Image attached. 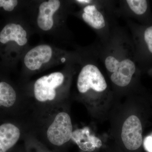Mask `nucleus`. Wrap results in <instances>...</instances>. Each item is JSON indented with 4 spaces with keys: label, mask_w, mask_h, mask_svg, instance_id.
Returning a JSON list of instances; mask_svg holds the SVG:
<instances>
[{
    "label": "nucleus",
    "mask_w": 152,
    "mask_h": 152,
    "mask_svg": "<svg viewBox=\"0 0 152 152\" xmlns=\"http://www.w3.org/2000/svg\"><path fill=\"white\" fill-rule=\"evenodd\" d=\"M78 53L80 66L77 81L78 91L82 94H107L108 85L102 72L100 62L91 45Z\"/></svg>",
    "instance_id": "2"
},
{
    "label": "nucleus",
    "mask_w": 152,
    "mask_h": 152,
    "mask_svg": "<svg viewBox=\"0 0 152 152\" xmlns=\"http://www.w3.org/2000/svg\"><path fill=\"white\" fill-rule=\"evenodd\" d=\"M73 126L70 117L65 112L59 113L47 131L49 141L55 145H62L70 140Z\"/></svg>",
    "instance_id": "7"
},
{
    "label": "nucleus",
    "mask_w": 152,
    "mask_h": 152,
    "mask_svg": "<svg viewBox=\"0 0 152 152\" xmlns=\"http://www.w3.org/2000/svg\"><path fill=\"white\" fill-rule=\"evenodd\" d=\"M117 4V1L114 0H94L92 4L74 14L94 30L98 40L105 42L118 25L115 13Z\"/></svg>",
    "instance_id": "3"
},
{
    "label": "nucleus",
    "mask_w": 152,
    "mask_h": 152,
    "mask_svg": "<svg viewBox=\"0 0 152 152\" xmlns=\"http://www.w3.org/2000/svg\"><path fill=\"white\" fill-rule=\"evenodd\" d=\"M115 13L118 18L135 20L142 25L152 24V12L148 0L117 1Z\"/></svg>",
    "instance_id": "5"
},
{
    "label": "nucleus",
    "mask_w": 152,
    "mask_h": 152,
    "mask_svg": "<svg viewBox=\"0 0 152 152\" xmlns=\"http://www.w3.org/2000/svg\"><path fill=\"white\" fill-rule=\"evenodd\" d=\"M54 55V51L50 46L39 45L26 53L24 58V64L30 70H38L50 62Z\"/></svg>",
    "instance_id": "9"
},
{
    "label": "nucleus",
    "mask_w": 152,
    "mask_h": 152,
    "mask_svg": "<svg viewBox=\"0 0 152 152\" xmlns=\"http://www.w3.org/2000/svg\"><path fill=\"white\" fill-rule=\"evenodd\" d=\"M65 75L61 72H55L41 77L34 84L35 97L38 101L45 102L54 99L56 89L64 84Z\"/></svg>",
    "instance_id": "6"
},
{
    "label": "nucleus",
    "mask_w": 152,
    "mask_h": 152,
    "mask_svg": "<svg viewBox=\"0 0 152 152\" xmlns=\"http://www.w3.org/2000/svg\"><path fill=\"white\" fill-rule=\"evenodd\" d=\"M144 145L146 151L148 152H152V135L145 139Z\"/></svg>",
    "instance_id": "15"
},
{
    "label": "nucleus",
    "mask_w": 152,
    "mask_h": 152,
    "mask_svg": "<svg viewBox=\"0 0 152 152\" xmlns=\"http://www.w3.org/2000/svg\"><path fill=\"white\" fill-rule=\"evenodd\" d=\"M61 7V2L58 0H49L41 3L37 17L38 27L44 31L51 30L54 25L55 14Z\"/></svg>",
    "instance_id": "10"
},
{
    "label": "nucleus",
    "mask_w": 152,
    "mask_h": 152,
    "mask_svg": "<svg viewBox=\"0 0 152 152\" xmlns=\"http://www.w3.org/2000/svg\"><path fill=\"white\" fill-rule=\"evenodd\" d=\"M16 0H0V7H3L6 11L11 12L18 5Z\"/></svg>",
    "instance_id": "14"
},
{
    "label": "nucleus",
    "mask_w": 152,
    "mask_h": 152,
    "mask_svg": "<svg viewBox=\"0 0 152 152\" xmlns=\"http://www.w3.org/2000/svg\"><path fill=\"white\" fill-rule=\"evenodd\" d=\"M147 73H148L150 75L152 76V67L148 70Z\"/></svg>",
    "instance_id": "16"
},
{
    "label": "nucleus",
    "mask_w": 152,
    "mask_h": 152,
    "mask_svg": "<svg viewBox=\"0 0 152 152\" xmlns=\"http://www.w3.org/2000/svg\"><path fill=\"white\" fill-rule=\"evenodd\" d=\"M134 47L135 59L142 73L152 67V24L142 25L126 20Z\"/></svg>",
    "instance_id": "4"
},
{
    "label": "nucleus",
    "mask_w": 152,
    "mask_h": 152,
    "mask_svg": "<svg viewBox=\"0 0 152 152\" xmlns=\"http://www.w3.org/2000/svg\"><path fill=\"white\" fill-rule=\"evenodd\" d=\"M27 37L26 31L22 26L12 23L6 25L0 32V42L6 44L12 41L24 46L27 44Z\"/></svg>",
    "instance_id": "11"
},
{
    "label": "nucleus",
    "mask_w": 152,
    "mask_h": 152,
    "mask_svg": "<svg viewBox=\"0 0 152 152\" xmlns=\"http://www.w3.org/2000/svg\"><path fill=\"white\" fill-rule=\"evenodd\" d=\"M114 87L126 89L136 84L142 73L135 59L130 33L117 25L105 42L99 40L91 45Z\"/></svg>",
    "instance_id": "1"
},
{
    "label": "nucleus",
    "mask_w": 152,
    "mask_h": 152,
    "mask_svg": "<svg viewBox=\"0 0 152 152\" xmlns=\"http://www.w3.org/2000/svg\"><path fill=\"white\" fill-rule=\"evenodd\" d=\"M16 99V93L13 87L6 82H0V106L12 107Z\"/></svg>",
    "instance_id": "13"
},
{
    "label": "nucleus",
    "mask_w": 152,
    "mask_h": 152,
    "mask_svg": "<svg viewBox=\"0 0 152 152\" xmlns=\"http://www.w3.org/2000/svg\"><path fill=\"white\" fill-rule=\"evenodd\" d=\"M142 125L136 115H131L124 122L122 128L121 138L125 146L130 151H135L143 143Z\"/></svg>",
    "instance_id": "8"
},
{
    "label": "nucleus",
    "mask_w": 152,
    "mask_h": 152,
    "mask_svg": "<svg viewBox=\"0 0 152 152\" xmlns=\"http://www.w3.org/2000/svg\"><path fill=\"white\" fill-rule=\"evenodd\" d=\"M20 136V129L12 124L0 126V152H6L18 140Z\"/></svg>",
    "instance_id": "12"
}]
</instances>
